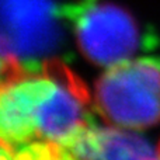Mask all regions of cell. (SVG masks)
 <instances>
[{
	"label": "cell",
	"instance_id": "6da1fadb",
	"mask_svg": "<svg viewBox=\"0 0 160 160\" xmlns=\"http://www.w3.org/2000/svg\"><path fill=\"white\" fill-rule=\"evenodd\" d=\"M0 102L13 125L56 146L68 143L90 125V94L69 68L53 59L37 68L3 62Z\"/></svg>",
	"mask_w": 160,
	"mask_h": 160
},
{
	"label": "cell",
	"instance_id": "7a4b0ae2",
	"mask_svg": "<svg viewBox=\"0 0 160 160\" xmlns=\"http://www.w3.org/2000/svg\"><path fill=\"white\" fill-rule=\"evenodd\" d=\"M94 105L107 124L141 131L160 122V62L131 58L105 68L94 87Z\"/></svg>",
	"mask_w": 160,
	"mask_h": 160
},
{
	"label": "cell",
	"instance_id": "3957f363",
	"mask_svg": "<svg viewBox=\"0 0 160 160\" xmlns=\"http://www.w3.org/2000/svg\"><path fill=\"white\" fill-rule=\"evenodd\" d=\"M75 34L83 56L102 68L131 59L139 45L135 20L112 3H100L83 11Z\"/></svg>",
	"mask_w": 160,
	"mask_h": 160
},
{
	"label": "cell",
	"instance_id": "277c9868",
	"mask_svg": "<svg viewBox=\"0 0 160 160\" xmlns=\"http://www.w3.org/2000/svg\"><path fill=\"white\" fill-rule=\"evenodd\" d=\"M58 160H160V149L136 131L88 125L58 146Z\"/></svg>",
	"mask_w": 160,
	"mask_h": 160
},
{
	"label": "cell",
	"instance_id": "5b68a950",
	"mask_svg": "<svg viewBox=\"0 0 160 160\" xmlns=\"http://www.w3.org/2000/svg\"><path fill=\"white\" fill-rule=\"evenodd\" d=\"M3 148L7 149L13 160H58V146L41 139H34L13 148Z\"/></svg>",
	"mask_w": 160,
	"mask_h": 160
},
{
	"label": "cell",
	"instance_id": "8992f818",
	"mask_svg": "<svg viewBox=\"0 0 160 160\" xmlns=\"http://www.w3.org/2000/svg\"><path fill=\"white\" fill-rule=\"evenodd\" d=\"M2 160H13V158L10 156V153H8L7 149H4V148L2 149Z\"/></svg>",
	"mask_w": 160,
	"mask_h": 160
},
{
	"label": "cell",
	"instance_id": "52a82bcc",
	"mask_svg": "<svg viewBox=\"0 0 160 160\" xmlns=\"http://www.w3.org/2000/svg\"><path fill=\"white\" fill-rule=\"evenodd\" d=\"M159 149H160V145H159Z\"/></svg>",
	"mask_w": 160,
	"mask_h": 160
}]
</instances>
